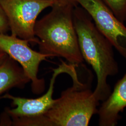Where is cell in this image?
Returning a JSON list of instances; mask_svg holds the SVG:
<instances>
[{"mask_svg":"<svg viewBox=\"0 0 126 126\" xmlns=\"http://www.w3.org/2000/svg\"><path fill=\"white\" fill-rule=\"evenodd\" d=\"M67 0L72 2V3H73L74 4L78 5L77 3V0Z\"/></svg>","mask_w":126,"mask_h":126,"instance_id":"obj_13","label":"cell"},{"mask_svg":"<svg viewBox=\"0 0 126 126\" xmlns=\"http://www.w3.org/2000/svg\"><path fill=\"white\" fill-rule=\"evenodd\" d=\"M122 23L126 21V0H102Z\"/></svg>","mask_w":126,"mask_h":126,"instance_id":"obj_10","label":"cell"},{"mask_svg":"<svg viewBox=\"0 0 126 126\" xmlns=\"http://www.w3.org/2000/svg\"><path fill=\"white\" fill-rule=\"evenodd\" d=\"M78 5L74 8L73 18L79 49L84 61L96 74L97 83L93 94L98 100L103 101L111 93L108 78L118 73V64L112 45L96 27L89 15Z\"/></svg>","mask_w":126,"mask_h":126,"instance_id":"obj_1","label":"cell"},{"mask_svg":"<svg viewBox=\"0 0 126 126\" xmlns=\"http://www.w3.org/2000/svg\"><path fill=\"white\" fill-rule=\"evenodd\" d=\"M18 64L8 55L0 63V96L13 88H23L31 82Z\"/></svg>","mask_w":126,"mask_h":126,"instance_id":"obj_9","label":"cell"},{"mask_svg":"<svg viewBox=\"0 0 126 126\" xmlns=\"http://www.w3.org/2000/svg\"><path fill=\"white\" fill-rule=\"evenodd\" d=\"M96 27L126 60V27L102 0H77Z\"/></svg>","mask_w":126,"mask_h":126,"instance_id":"obj_7","label":"cell"},{"mask_svg":"<svg viewBox=\"0 0 126 126\" xmlns=\"http://www.w3.org/2000/svg\"><path fill=\"white\" fill-rule=\"evenodd\" d=\"M126 108V73L116 83L113 92L102 101L98 113L100 126H115L121 118L120 113Z\"/></svg>","mask_w":126,"mask_h":126,"instance_id":"obj_8","label":"cell"},{"mask_svg":"<svg viewBox=\"0 0 126 126\" xmlns=\"http://www.w3.org/2000/svg\"></svg>","mask_w":126,"mask_h":126,"instance_id":"obj_14","label":"cell"},{"mask_svg":"<svg viewBox=\"0 0 126 126\" xmlns=\"http://www.w3.org/2000/svg\"><path fill=\"white\" fill-rule=\"evenodd\" d=\"M99 101L87 85H73L62 92L47 111L40 115L21 118L19 126H87L98 112Z\"/></svg>","mask_w":126,"mask_h":126,"instance_id":"obj_3","label":"cell"},{"mask_svg":"<svg viewBox=\"0 0 126 126\" xmlns=\"http://www.w3.org/2000/svg\"><path fill=\"white\" fill-rule=\"evenodd\" d=\"M56 0H0V4L7 18L11 35L38 44L34 28L39 15L51 7Z\"/></svg>","mask_w":126,"mask_h":126,"instance_id":"obj_4","label":"cell"},{"mask_svg":"<svg viewBox=\"0 0 126 126\" xmlns=\"http://www.w3.org/2000/svg\"><path fill=\"white\" fill-rule=\"evenodd\" d=\"M79 65L62 61L58 67L53 69V74L50 79V85L47 92L45 94L36 99H28L16 97L6 94L1 97V98L10 99L12 104L15 107L13 108H8L5 110L4 115L9 116L10 119L37 116L45 113L55 101L52 95L54 92V86L57 77L59 74L65 73L69 74L72 79L73 83H77L80 82L77 74L76 68Z\"/></svg>","mask_w":126,"mask_h":126,"instance_id":"obj_6","label":"cell"},{"mask_svg":"<svg viewBox=\"0 0 126 126\" xmlns=\"http://www.w3.org/2000/svg\"><path fill=\"white\" fill-rule=\"evenodd\" d=\"M74 4L67 0H57L49 13L38 21L35 36L39 41L40 52L65 59L79 65L84 61L73 22Z\"/></svg>","mask_w":126,"mask_h":126,"instance_id":"obj_2","label":"cell"},{"mask_svg":"<svg viewBox=\"0 0 126 126\" xmlns=\"http://www.w3.org/2000/svg\"><path fill=\"white\" fill-rule=\"evenodd\" d=\"M27 40L11 34L0 33V50L21 65L31 82L32 92L41 94L45 89V81L38 78L41 63L53 57L50 54H44L32 50Z\"/></svg>","mask_w":126,"mask_h":126,"instance_id":"obj_5","label":"cell"},{"mask_svg":"<svg viewBox=\"0 0 126 126\" xmlns=\"http://www.w3.org/2000/svg\"><path fill=\"white\" fill-rule=\"evenodd\" d=\"M7 56L8 55L5 52L0 50V63L1 62L7 57Z\"/></svg>","mask_w":126,"mask_h":126,"instance_id":"obj_12","label":"cell"},{"mask_svg":"<svg viewBox=\"0 0 126 126\" xmlns=\"http://www.w3.org/2000/svg\"><path fill=\"white\" fill-rule=\"evenodd\" d=\"M9 30V27L7 18L0 4V33L6 34Z\"/></svg>","mask_w":126,"mask_h":126,"instance_id":"obj_11","label":"cell"}]
</instances>
